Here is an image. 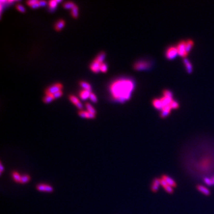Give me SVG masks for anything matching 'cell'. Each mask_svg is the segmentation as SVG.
Here are the masks:
<instances>
[{
	"mask_svg": "<svg viewBox=\"0 0 214 214\" xmlns=\"http://www.w3.org/2000/svg\"><path fill=\"white\" fill-rule=\"evenodd\" d=\"M134 88V81L130 79H118L113 81L109 86L112 97L120 102L130 99Z\"/></svg>",
	"mask_w": 214,
	"mask_h": 214,
	"instance_id": "obj_1",
	"label": "cell"
},
{
	"mask_svg": "<svg viewBox=\"0 0 214 214\" xmlns=\"http://www.w3.org/2000/svg\"><path fill=\"white\" fill-rule=\"evenodd\" d=\"M178 51V55L180 57L185 58L189 54L186 47V42L185 40H182L179 42L176 46Z\"/></svg>",
	"mask_w": 214,
	"mask_h": 214,
	"instance_id": "obj_2",
	"label": "cell"
},
{
	"mask_svg": "<svg viewBox=\"0 0 214 214\" xmlns=\"http://www.w3.org/2000/svg\"><path fill=\"white\" fill-rule=\"evenodd\" d=\"M63 89V85L60 83H56L54 84L51 85L50 86L48 87L45 90V94L48 95H53L57 92L61 91Z\"/></svg>",
	"mask_w": 214,
	"mask_h": 214,
	"instance_id": "obj_3",
	"label": "cell"
},
{
	"mask_svg": "<svg viewBox=\"0 0 214 214\" xmlns=\"http://www.w3.org/2000/svg\"><path fill=\"white\" fill-rule=\"evenodd\" d=\"M177 55H178V51H177L176 46H171L167 49L165 57L168 60H172V59L175 58Z\"/></svg>",
	"mask_w": 214,
	"mask_h": 214,
	"instance_id": "obj_4",
	"label": "cell"
},
{
	"mask_svg": "<svg viewBox=\"0 0 214 214\" xmlns=\"http://www.w3.org/2000/svg\"><path fill=\"white\" fill-rule=\"evenodd\" d=\"M150 64L146 61H139L134 64L133 67L136 70H144L149 67Z\"/></svg>",
	"mask_w": 214,
	"mask_h": 214,
	"instance_id": "obj_5",
	"label": "cell"
},
{
	"mask_svg": "<svg viewBox=\"0 0 214 214\" xmlns=\"http://www.w3.org/2000/svg\"><path fill=\"white\" fill-rule=\"evenodd\" d=\"M36 189L39 191L47 193H51L54 190V189L51 185L48 184H45V183H40V184L36 185Z\"/></svg>",
	"mask_w": 214,
	"mask_h": 214,
	"instance_id": "obj_6",
	"label": "cell"
},
{
	"mask_svg": "<svg viewBox=\"0 0 214 214\" xmlns=\"http://www.w3.org/2000/svg\"><path fill=\"white\" fill-rule=\"evenodd\" d=\"M79 115L81 118H85V119H94L95 117V114L87 111H84V110H79L78 112Z\"/></svg>",
	"mask_w": 214,
	"mask_h": 214,
	"instance_id": "obj_7",
	"label": "cell"
},
{
	"mask_svg": "<svg viewBox=\"0 0 214 214\" xmlns=\"http://www.w3.org/2000/svg\"><path fill=\"white\" fill-rule=\"evenodd\" d=\"M152 105L156 109L161 110L164 108L162 102L161 98H155L152 100Z\"/></svg>",
	"mask_w": 214,
	"mask_h": 214,
	"instance_id": "obj_8",
	"label": "cell"
},
{
	"mask_svg": "<svg viewBox=\"0 0 214 214\" xmlns=\"http://www.w3.org/2000/svg\"><path fill=\"white\" fill-rule=\"evenodd\" d=\"M100 66H101V63L98 62L94 59L90 64V69L93 72L98 73L100 71Z\"/></svg>",
	"mask_w": 214,
	"mask_h": 214,
	"instance_id": "obj_9",
	"label": "cell"
},
{
	"mask_svg": "<svg viewBox=\"0 0 214 214\" xmlns=\"http://www.w3.org/2000/svg\"><path fill=\"white\" fill-rule=\"evenodd\" d=\"M171 109H172V108H171L170 105L165 106V107L161 110V117L162 118L166 117L167 116H168L169 114H170Z\"/></svg>",
	"mask_w": 214,
	"mask_h": 214,
	"instance_id": "obj_10",
	"label": "cell"
},
{
	"mask_svg": "<svg viewBox=\"0 0 214 214\" xmlns=\"http://www.w3.org/2000/svg\"><path fill=\"white\" fill-rule=\"evenodd\" d=\"M65 21L62 19H60L57 20L54 24V29L57 31H60L64 27L65 25Z\"/></svg>",
	"mask_w": 214,
	"mask_h": 214,
	"instance_id": "obj_11",
	"label": "cell"
},
{
	"mask_svg": "<svg viewBox=\"0 0 214 214\" xmlns=\"http://www.w3.org/2000/svg\"><path fill=\"white\" fill-rule=\"evenodd\" d=\"M91 92L85 90V89H82V90L80 91L79 93V95L80 98L82 100H86L87 98H89V95H90Z\"/></svg>",
	"mask_w": 214,
	"mask_h": 214,
	"instance_id": "obj_12",
	"label": "cell"
},
{
	"mask_svg": "<svg viewBox=\"0 0 214 214\" xmlns=\"http://www.w3.org/2000/svg\"><path fill=\"white\" fill-rule=\"evenodd\" d=\"M162 178L164 179V180L166 181V183H167V184H168L169 185H170V186L172 187L176 186V183L174 181V180L169 176L164 175V176H163L162 177Z\"/></svg>",
	"mask_w": 214,
	"mask_h": 214,
	"instance_id": "obj_13",
	"label": "cell"
},
{
	"mask_svg": "<svg viewBox=\"0 0 214 214\" xmlns=\"http://www.w3.org/2000/svg\"><path fill=\"white\" fill-rule=\"evenodd\" d=\"M161 185L160 184V179L159 178H155L154 179V181H153L152 187H151V190L153 191H158L159 187Z\"/></svg>",
	"mask_w": 214,
	"mask_h": 214,
	"instance_id": "obj_14",
	"label": "cell"
},
{
	"mask_svg": "<svg viewBox=\"0 0 214 214\" xmlns=\"http://www.w3.org/2000/svg\"><path fill=\"white\" fill-rule=\"evenodd\" d=\"M11 176L14 181H16V183H20V182H21L22 176L19 174V172H17V171H13L11 174Z\"/></svg>",
	"mask_w": 214,
	"mask_h": 214,
	"instance_id": "obj_15",
	"label": "cell"
},
{
	"mask_svg": "<svg viewBox=\"0 0 214 214\" xmlns=\"http://www.w3.org/2000/svg\"><path fill=\"white\" fill-rule=\"evenodd\" d=\"M105 52L103 51H102V52H100L99 54L97 55V56L96 57L95 60H96L98 62H99V63L102 64V63H103V61H104L105 60Z\"/></svg>",
	"mask_w": 214,
	"mask_h": 214,
	"instance_id": "obj_16",
	"label": "cell"
},
{
	"mask_svg": "<svg viewBox=\"0 0 214 214\" xmlns=\"http://www.w3.org/2000/svg\"><path fill=\"white\" fill-rule=\"evenodd\" d=\"M183 61H184V66L185 67V69H186L187 72L191 73L193 70V66H192V65H191V63L190 62V61H189V60H187V58H184Z\"/></svg>",
	"mask_w": 214,
	"mask_h": 214,
	"instance_id": "obj_17",
	"label": "cell"
},
{
	"mask_svg": "<svg viewBox=\"0 0 214 214\" xmlns=\"http://www.w3.org/2000/svg\"><path fill=\"white\" fill-rule=\"evenodd\" d=\"M197 189L199 191H201V193H202L205 195L208 196L210 195V191L209 190V189L205 186H203L202 185H198L197 186Z\"/></svg>",
	"mask_w": 214,
	"mask_h": 214,
	"instance_id": "obj_18",
	"label": "cell"
},
{
	"mask_svg": "<svg viewBox=\"0 0 214 214\" xmlns=\"http://www.w3.org/2000/svg\"><path fill=\"white\" fill-rule=\"evenodd\" d=\"M70 13L73 18L77 19L79 16V8L77 5H75L72 9H71Z\"/></svg>",
	"mask_w": 214,
	"mask_h": 214,
	"instance_id": "obj_19",
	"label": "cell"
},
{
	"mask_svg": "<svg viewBox=\"0 0 214 214\" xmlns=\"http://www.w3.org/2000/svg\"><path fill=\"white\" fill-rule=\"evenodd\" d=\"M79 85H80V86H81L83 88V89H85V90L89 91L91 92V86L89 84V83L86 82V81H79Z\"/></svg>",
	"mask_w": 214,
	"mask_h": 214,
	"instance_id": "obj_20",
	"label": "cell"
},
{
	"mask_svg": "<svg viewBox=\"0 0 214 214\" xmlns=\"http://www.w3.org/2000/svg\"><path fill=\"white\" fill-rule=\"evenodd\" d=\"M48 6H49V10L51 11H53V10H56L57 6V2L56 0H51L48 2Z\"/></svg>",
	"mask_w": 214,
	"mask_h": 214,
	"instance_id": "obj_21",
	"label": "cell"
},
{
	"mask_svg": "<svg viewBox=\"0 0 214 214\" xmlns=\"http://www.w3.org/2000/svg\"><path fill=\"white\" fill-rule=\"evenodd\" d=\"M54 99H55L54 98V97H53L52 95H45V96H44L43 97L42 101L44 103H50L51 102H52L53 100H54Z\"/></svg>",
	"mask_w": 214,
	"mask_h": 214,
	"instance_id": "obj_22",
	"label": "cell"
},
{
	"mask_svg": "<svg viewBox=\"0 0 214 214\" xmlns=\"http://www.w3.org/2000/svg\"><path fill=\"white\" fill-rule=\"evenodd\" d=\"M185 42H186V47L187 51L189 53L191 49L193 47V46H194V42H193V40L192 39H187L185 40Z\"/></svg>",
	"mask_w": 214,
	"mask_h": 214,
	"instance_id": "obj_23",
	"label": "cell"
},
{
	"mask_svg": "<svg viewBox=\"0 0 214 214\" xmlns=\"http://www.w3.org/2000/svg\"><path fill=\"white\" fill-rule=\"evenodd\" d=\"M85 105L86 108L87 109V111L90 112V113H92L93 114H95L96 115V109L93 107L92 105H91L89 102H86L85 103Z\"/></svg>",
	"mask_w": 214,
	"mask_h": 214,
	"instance_id": "obj_24",
	"label": "cell"
},
{
	"mask_svg": "<svg viewBox=\"0 0 214 214\" xmlns=\"http://www.w3.org/2000/svg\"><path fill=\"white\" fill-rule=\"evenodd\" d=\"M76 5L72 1H66L63 4V7L66 9H71Z\"/></svg>",
	"mask_w": 214,
	"mask_h": 214,
	"instance_id": "obj_25",
	"label": "cell"
},
{
	"mask_svg": "<svg viewBox=\"0 0 214 214\" xmlns=\"http://www.w3.org/2000/svg\"><path fill=\"white\" fill-rule=\"evenodd\" d=\"M68 98H69V100H70L71 102H72L75 106L78 104L79 102H80V101H79V99L77 98L76 96H74L73 95H69Z\"/></svg>",
	"mask_w": 214,
	"mask_h": 214,
	"instance_id": "obj_26",
	"label": "cell"
},
{
	"mask_svg": "<svg viewBox=\"0 0 214 214\" xmlns=\"http://www.w3.org/2000/svg\"><path fill=\"white\" fill-rule=\"evenodd\" d=\"M30 180V177L29 175L28 174H24L23 176H22V179H21V182L20 183L21 184H26V183H28L29 181Z\"/></svg>",
	"mask_w": 214,
	"mask_h": 214,
	"instance_id": "obj_27",
	"label": "cell"
},
{
	"mask_svg": "<svg viewBox=\"0 0 214 214\" xmlns=\"http://www.w3.org/2000/svg\"><path fill=\"white\" fill-rule=\"evenodd\" d=\"M162 94L164 95V96L167 97V98H172V93L169 90H164L162 92Z\"/></svg>",
	"mask_w": 214,
	"mask_h": 214,
	"instance_id": "obj_28",
	"label": "cell"
},
{
	"mask_svg": "<svg viewBox=\"0 0 214 214\" xmlns=\"http://www.w3.org/2000/svg\"><path fill=\"white\" fill-rule=\"evenodd\" d=\"M170 106H171V108H172V109H177L179 107V103H178V102L173 99L172 101L171 102Z\"/></svg>",
	"mask_w": 214,
	"mask_h": 214,
	"instance_id": "obj_29",
	"label": "cell"
},
{
	"mask_svg": "<svg viewBox=\"0 0 214 214\" xmlns=\"http://www.w3.org/2000/svg\"><path fill=\"white\" fill-rule=\"evenodd\" d=\"M16 8L17 9L18 11L22 12V13H24V12L26 11V9L21 4H17L16 5Z\"/></svg>",
	"mask_w": 214,
	"mask_h": 214,
	"instance_id": "obj_30",
	"label": "cell"
},
{
	"mask_svg": "<svg viewBox=\"0 0 214 214\" xmlns=\"http://www.w3.org/2000/svg\"><path fill=\"white\" fill-rule=\"evenodd\" d=\"M108 70V67L107 65L105 64V63H103L101 64V66H100V71H102L103 73H106Z\"/></svg>",
	"mask_w": 214,
	"mask_h": 214,
	"instance_id": "obj_31",
	"label": "cell"
},
{
	"mask_svg": "<svg viewBox=\"0 0 214 214\" xmlns=\"http://www.w3.org/2000/svg\"><path fill=\"white\" fill-rule=\"evenodd\" d=\"M89 99H91V101L92 102L94 103H96L98 102V99L94 93L92 92H91L90 95H89Z\"/></svg>",
	"mask_w": 214,
	"mask_h": 214,
	"instance_id": "obj_32",
	"label": "cell"
},
{
	"mask_svg": "<svg viewBox=\"0 0 214 214\" xmlns=\"http://www.w3.org/2000/svg\"><path fill=\"white\" fill-rule=\"evenodd\" d=\"M62 95H63V91H60L57 92L55 93L54 94L52 95L53 97H54V99L58 98H60V97Z\"/></svg>",
	"mask_w": 214,
	"mask_h": 214,
	"instance_id": "obj_33",
	"label": "cell"
},
{
	"mask_svg": "<svg viewBox=\"0 0 214 214\" xmlns=\"http://www.w3.org/2000/svg\"><path fill=\"white\" fill-rule=\"evenodd\" d=\"M204 182L205 183V184L208 185H212L211 178H208V177H205V178H204Z\"/></svg>",
	"mask_w": 214,
	"mask_h": 214,
	"instance_id": "obj_34",
	"label": "cell"
},
{
	"mask_svg": "<svg viewBox=\"0 0 214 214\" xmlns=\"http://www.w3.org/2000/svg\"><path fill=\"white\" fill-rule=\"evenodd\" d=\"M165 190L167 192H168V193H172L173 192V188L172 187L170 186V185H167V187H165L164 188Z\"/></svg>",
	"mask_w": 214,
	"mask_h": 214,
	"instance_id": "obj_35",
	"label": "cell"
},
{
	"mask_svg": "<svg viewBox=\"0 0 214 214\" xmlns=\"http://www.w3.org/2000/svg\"><path fill=\"white\" fill-rule=\"evenodd\" d=\"M39 7H40L39 4V3H38V1H37L36 2V3H34L33 4H32L31 6H30V7L32 8V9H37Z\"/></svg>",
	"mask_w": 214,
	"mask_h": 214,
	"instance_id": "obj_36",
	"label": "cell"
},
{
	"mask_svg": "<svg viewBox=\"0 0 214 214\" xmlns=\"http://www.w3.org/2000/svg\"><path fill=\"white\" fill-rule=\"evenodd\" d=\"M36 1H37L36 0H30V1H26V4L30 7V6H31L32 4H33L34 3H36Z\"/></svg>",
	"mask_w": 214,
	"mask_h": 214,
	"instance_id": "obj_37",
	"label": "cell"
},
{
	"mask_svg": "<svg viewBox=\"0 0 214 214\" xmlns=\"http://www.w3.org/2000/svg\"><path fill=\"white\" fill-rule=\"evenodd\" d=\"M38 3L39 6H45L47 4L48 2H46V1H38Z\"/></svg>",
	"mask_w": 214,
	"mask_h": 214,
	"instance_id": "obj_38",
	"label": "cell"
},
{
	"mask_svg": "<svg viewBox=\"0 0 214 214\" xmlns=\"http://www.w3.org/2000/svg\"><path fill=\"white\" fill-rule=\"evenodd\" d=\"M211 181L212 183V185H214V176L211 178Z\"/></svg>",
	"mask_w": 214,
	"mask_h": 214,
	"instance_id": "obj_39",
	"label": "cell"
},
{
	"mask_svg": "<svg viewBox=\"0 0 214 214\" xmlns=\"http://www.w3.org/2000/svg\"><path fill=\"white\" fill-rule=\"evenodd\" d=\"M3 164H1V173H2L3 172Z\"/></svg>",
	"mask_w": 214,
	"mask_h": 214,
	"instance_id": "obj_40",
	"label": "cell"
}]
</instances>
